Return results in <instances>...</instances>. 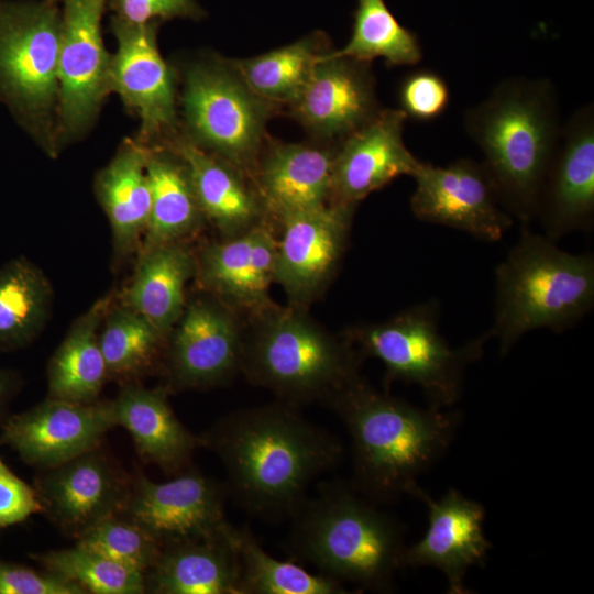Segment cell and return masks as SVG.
I'll use <instances>...</instances> for the list:
<instances>
[{
  "label": "cell",
  "instance_id": "6da1fadb",
  "mask_svg": "<svg viewBox=\"0 0 594 594\" xmlns=\"http://www.w3.org/2000/svg\"><path fill=\"white\" fill-rule=\"evenodd\" d=\"M200 437L223 465L228 495L268 520L290 518L343 455L336 437L284 402L229 413Z\"/></svg>",
  "mask_w": 594,
  "mask_h": 594
},
{
  "label": "cell",
  "instance_id": "74e56055",
  "mask_svg": "<svg viewBox=\"0 0 594 594\" xmlns=\"http://www.w3.org/2000/svg\"><path fill=\"white\" fill-rule=\"evenodd\" d=\"M451 92L446 79L432 69L419 68L403 78L398 88L399 109L407 119L431 122L448 109Z\"/></svg>",
  "mask_w": 594,
  "mask_h": 594
},
{
  "label": "cell",
  "instance_id": "277c9868",
  "mask_svg": "<svg viewBox=\"0 0 594 594\" xmlns=\"http://www.w3.org/2000/svg\"><path fill=\"white\" fill-rule=\"evenodd\" d=\"M377 505L352 484L324 483L290 517V552L341 583L392 592L407 546L403 525Z\"/></svg>",
  "mask_w": 594,
  "mask_h": 594
},
{
  "label": "cell",
  "instance_id": "f546056e",
  "mask_svg": "<svg viewBox=\"0 0 594 594\" xmlns=\"http://www.w3.org/2000/svg\"><path fill=\"white\" fill-rule=\"evenodd\" d=\"M146 166L151 187V212L143 250L180 242L194 232L205 218L188 168L169 144L150 146Z\"/></svg>",
  "mask_w": 594,
  "mask_h": 594
},
{
  "label": "cell",
  "instance_id": "836d02e7",
  "mask_svg": "<svg viewBox=\"0 0 594 594\" xmlns=\"http://www.w3.org/2000/svg\"><path fill=\"white\" fill-rule=\"evenodd\" d=\"M241 594H346L343 583L268 554L245 529H237Z\"/></svg>",
  "mask_w": 594,
  "mask_h": 594
},
{
  "label": "cell",
  "instance_id": "9a60e30c",
  "mask_svg": "<svg viewBox=\"0 0 594 594\" xmlns=\"http://www.w3.org/2000/svg\"><path fill=\"white\" fill-rule=\"evenodd\" d=\"M113 427L112 400L79 404L47 397L6 419L0 446L9 447L28 465L44 470L100 447Z\"/></svg>",
  "mask_w": 594,
  "mask_h": 594
},
{
  "label": "cell",
  "instance_id": "4fadbf2b",
  "mask_svg": "<svg viewBox=\"0 0 594 594\" xmlns=\"http://www.w3.org/2000/svg\"><path fill=\"white\" fill-rule=\"evenodd\" d=\"M244 330L235 309L209 293L186 302L167 339L172 388H206L241 372Z\"/></svg>",
  "mask_w": 594,
  "mask_h": 594
},
{
  "label": "cell",
  "instance_id": "5bb4252c",
  "mask_svg": "<svg viewBox=\"0 0 594 594\" xmlns=\"http://www.w3.org/2000/svg\"><path fill=\"white\" fill-rule=\"evenodd\" d=\"M356 205H327L280 220L275 283L290 306L307 308L331 282L345 252Z\"/></svg>",
  "mask_w": 594,
  "mask_h": 594
},
{
  "label": "cell",
  "instance_id": "7402d4cb",
  "mask_svg": "<svg viewBox=\"0 0 594 594\" xmlns=\"http://www.w3.org/2000/svg\"><path fill=\"white\" fill-rule=\"evenodd\" d=\"M277 239L262 221L223 241L209 243L197 260V272L207 290L233 309L256 314L273 305Z\"/></svg>",
  "mask_w": 594,
  "mask_h": 594
},
{
  "label": "cell",
  "instance_id": "ba28073f",
  "mask_svg": "<svg viewBox=\"0 0 594 594\" xmlns=\"http://www.w3.org/2000/svg\"><path fill=\"white\" fill-rule=\"evenodd\" d=\"M437 300L415 305L378 322L351 328L345 337L363 358L380 360L386 382L417 385L429 405L446 408L462 393L466 369L482 358L486 332L453 348L439 330Z\"/></svg>",
  "mask_w": 594,
  "mask_h": 594
},
{
  "label": "cell",
  "instance_id": "b9f144b4",
  "mask_svg": "<svg viewBox=\"0 0 594 594\" xmlns=\"http://www.w3.org/2000/svg\"><path fill=\"white\" fill-rule=\"evenodd\" d=\"M21 386V378L12 370L0 369V427L6 421L8 408Z\"/></svg>",
  "mask_w": 594,
  "mask_h": 594
},
{
  "label": "cell",
  "instance_id": "4316f807",
  "mask_svg": "<svg viewBox=\"0 0 594 594\" xmlns=\"http://www.w3.org/2000/svg\"><path fill=\"white\" fill-rule=\"evenodd\" d=\"M196 272V256L180 242L145 249L123 304L168 339L187 302L186 285Z\"/></svg>",
  "mask_w": 594,
  "mask_h": 594
},
{
  "label": "cell",
  "instance_id": "7c38bea8",
  "mask_svg": "<svg viewBox=\"0 0 594 594\" xmlns=\"http://www.w3.org/2000/svg\"><path fill=\"white\" fill-rule=\"evenodd\" d=\"M224 483L187 468L167 482H153L143 474L131 481L120 512L141 525L163 544L211 539L228 532Z\"/></svg>",
  "mask_w": 594,
  "mask_h": 594
},
{
  "label": "cell",
  "instance_id": "1f68e13d",
  "mask_svg": "<svg viewBox=\"0 0 594 594\" xmlns=\"http://www.w3.org/2000/svg\"><path fill=\"white\" fill-rule=\"evenodd\" d=\"M329 50L315 35L231 65L248 87L271 102L292 103L302 91L320 56Z\"/></svg>",
  "mask_w": 594,
  "mask_h": 594
},
{
  "label": "cell",
  "instance_id": "5b68a950",
  "mask_svg": "<svg viewBox=\"0 0 594 594\" xmlns=\"http://www.w3.org/2000/svg\"><path fill=\"white\" fill-rule=\"evenodd\" d=\"M495 307L485 331L505 355L536 329L563 332L594 306V255L574 254L521 224L520 235L495 270Z\"/></svg>",
  "mask_w": 594,
  "mask_h": 594
},
{
  "label": "cell",
  "instance_id": "d4e9b609",
  "mask_svg": "<svg viewBox=\"0 0 594 594\" xmlns=\"http://www.w3.org/2000/svg\"><path fill=\"white\" fill-rule=\"evenodd\" d=\"M237 528L222 536L165 543L145 574L155 594H241Z\"/></svg>",
  "mask_w": 594,
  "mask_h": 594
},
{
  "label": "cell",
  "instance_id": "2e32d148",
  "mask_svg": "<svg viewBox=\"0 0 594 594\" xmlns=\"http://www.w3.org/2000/svg\"><path fill=\"white\" fill-rule=\"evenodd\" d=\"M157 25L116 16L111 22L117 51L111 56L110 90L140 118L145 144L174 132L177 124L175 76L160 53Z\"/></svg>",
  "mask_w": 594,
  "mask_h": 594
},
{
  "label": "cell",
  "instance_id": "e575fe53",
  "mask_svg": "<svg viewBox=\"0 0 594 594\" xmlns=\"http://www.w3.org/2000/svg\"><path fill=\"white\" fill-rule=\"evenodd\" d=\"M102 323L99 341L108 378L129 380L143 373L167 343V338L124 304L109 307Z\"/></svg>",
  "mask_w": 594,
  "mask_h": 594
},
{
  "label": "cell",
  "instance_id": "d6986e66",
  "mask_svg": "<svg viewBox=\"0 0 594 594\" xmlns=\"http://www.w3.org/2000/svg\"><path fill=\"white\" fill-rule=\"evenodd\" d=\"M290 105L295 118L308 131L339 143L382 109L371 63L337 56L331 50L320 56L308 82Z\"/></svg>",
  "mask_w": 594,
  "mask_h": 594
},
{
  "label": "cell",
  "instance_id": "ffe728a7",
  "mask_svg": "<svg viewBox=\"0 0 594 594\" xmlns=\"http://www.w3.org/2000/svg\"><path fill=\"white\" fill-rule=\"evenodd\" d=\"M406 114L381 109L337 147L330 201L359 205L399 176H411L421 165L406 146Z\"/></svg>",
  "mask_w": 594,
  "mask_h": 594
},
{
  "label": "cell",
  "instance_id": "484cf974",
  "mask_svg": "<svg viewBox=\"0 0 594 594\" xmlns=\"http://www.w3.org/2000/svg\"><path fill=\"white\" fill-rule=\"evenodd\" d=\"M169 145L184 160L205 218L226 238L234 237L264 221L265 210L244 170L208 152L186 138Z\"/></svg>",
  "mask_w": 594,
  "mask_h": 594
},
{
  "label": "cell",
  "instance_id": "60d3db41",
  "mask_svg": "<svg viewBox=\"0 0 594 594\" xmlns=\"http://www.w3.org/2000/svg\"><path fill=\"white\" fill-rule=\"evenodd\" d=\"M116 18L146 24L173 18H197L200 9L194 0H109Z\"/></svg>",
  "mask_w": 594,
  "mask_h": 594
},
{
  "label": "cell",
  "instance_id": "4dcf8cb0",
  "mask_svg": "<svg viewBox=\"0 0 594 594\" xmlns=\"http://www.w3.org/2000/svg\"><path fill=\"white\" fill-rule=\"evenodd\" d=\"M52 299L47 277L24 256L0 267V352L33 341L47 320Z\"/></svg>",
  "mask_w": 594,
  "mask_h": 594
},
{
  "label": "cell",
  "instance_id": "d590c367",
  "mask_svg": "<svg viewBox=\"0 0 594 594\" xmlns=\"http://www.w3.org/2000/svg\"><path fill=\"white\" fill-rule=\"evenodd\" d=\"M47 571L80 587L86 594H142L145 576L95 551L73 548L30 553Z\"/></svg>",
  "mask_w": 594,
  "mask_h": 594
},
{
  "label": "cell",
  "instance_id": "83f0119b",
  "mask_svg": "<svg viewBox=\"0 0 594 594\" xmlns=\"http://www.w3.org/2000/svg\"><path fill=\"white\" fill-rule=\"evenodd\" d=\"M148 150L141 140H127L96 179V194L111 224L119 253L133 250L147 228L151 212Z\"/></svg>",
  "mask_w": 594,
  "mask_h": 594
},
{
  "label": "cell",
  "instance_id": "30bf717a",
  "mask_svg": "<svg viewBox=\"0 0 594 594\" xmlns=\"http://www.w3.org/2000/svg\"><path fill=\"white\" fill-rule=\"evenodd\" d=\"M57 141L81 135L110 90V63L101 21L108 0H61Z\"/></svg>",
  "mask_w": 594,
  "mask_h": 594
},
{
  "label": "cell",
  "instance_id": "e0dca14e",
  "mask_svg": "<svg viewBox=\"0 0 594 594\" xmlns=\"http://www.w3.org/2000/svg\"><path fill=\"white\" fill-rule=\"evenodd\" d=\"M43 513L75 539L123 509L131 481L100 447L58 465L41 470L34 480Z\"/></svg>",
  "mask_w": 594,
  "mask_h": 594
},
{
  "label": "cell",
  "instance_id": "8992f818",
  "mask_svg": "<svg viewBox=\"0 0 594 594\" xmlns=\"http://www.w3.org/2000/svg\"><path fill=\"white\" fill-rule=\"evenodd\" d=\"M243 336L241 372L280 402L323 403L360 376L363 359L306 314V308L271 305L253 314Z\"/></svg>",
  "mask_w": 594,
  "mask_h": 594
},
{
  "label": "cell",
  "instance_id": "7a4b0ae2",
  "mask_svg": "<svg viewBox=\"0 0 594 594\" xmlns=\"http://www.w3.org/2000/svg\"><path fill=\"white\" fill-rule=\"evenodd\" d=\"M351 438L353 487L376 503L415 497L418 477L449 448L460 413L419 408L359 377L326 399Z\"/></svg>",
  "mask_w": 594,
  "mask_h": 594
},
{
  "label": "cell",
  "instance_id": "603a6c76",
  "mask_svg": "<svg viewBox=\"0 0 594 594\" xmlns=\"http://www.w3.org/2000/svg\"><path fill=\"white\" fill-rule=\"evenodd\" d=\"M337 147L300 143L273 145L256 163L255 188L265 213L279 221L331 199Z\"/></svg>",
  "mask_w": 594,
  "mask_h": 594
},
{
  "label": "cell",
  "instance_id": "52a82bcc",
  "mask_svg": "<svg viewBox=\"0 0 594 594\" xmlns=\"http://www.w3.org/2000/svg\"><path fill=\"white\" fill-rule=\"evenodd\" d=\"M58 2L0 0V99L54 156L58 150Z\"/></svg>",
  "mask_w": 594,
  "mask_h": 594
},
{
  "label": "cell",
  "instance_id": "ab89813d",
  "mask_svg": "<svg viewBox=\"0 0 594 594\" xmlns=\"http://www.w3.org/2000/svg\"><path fill=\"white\" fill-rule=\"evenodd\" d=\"M41 513L35 488L18 477L0 459V529Z\"/></svg>",
  "mask_w": 594,
  "mask_h": 594
},
{
  "label": "cell",
  "instance_id": "8fae6325",
  "mask_svg": "<svg viewBox=\"0 0 594 594\" xmlns=\"http://www.w3.org/2000/svg\"><path fill=\"white\" fill-rule=\"evenodd\" d=\"M413 178L410 209L422 222L488 242L501 240L514 224L483 162L459 158L447 166L422 162Z\"/></svg>",
  "mask_w": 594,
  "mask_h": 594
},
{
  "label": "cell",
  "instance_id": "9c48e42d",
  "mask_svg": "<svg viewBox=\"0 0 594 594\" xmlns=\"http://www.w3.org/2000/svg\"><path fill=\"white\" fill-rule=\"evenodd\" d=\"M182 106L186 139L242 170L255 167L273 103L255 95L230 61L190 64Z\"/></svg>",
  "mask_w": 594,
  "mask_h": 594
},
{
  "label": "cell",
  "instance_id": "44dd1931",
  "mask_svg": "<svg viewBox=\"0 0 594 594\" xmlns=\"http://www.w3.org/2000/svg\"><path fill=\"white\" fill-rule=\"evenodd\" d=\"M415 497L427 506L428 527L419 541L406 548V568H437L446 575L449 593H472L464 576L471 566L485 564L492 548L483 532L484 507L454 488L440 499L422 488Z\"/></svg>",
  "mask_w": 594,
  "mask_h": 594
},
{
  "label": "cell",
  "instance_id": "f1b7e54d",
  "mask_svg": "<svg viewBox=\"0 0 594 594\" xmlns=\"http://www.w3.org/2000/svg\"><path fill=\"white\" fill-rule=\"evenodd\" d=\"M111 297L96 301L72 326L47 366L48 397L79 404L97 402L107 365L100 348L99 327Z\"/></svg>",
  "mask_w": 594,
  "mask_h": 594
},
{
  "label": "cell",
  "instance_id": "3957f363",
  "mask_svg": "<svg viewBox=\"0 0 594 594\" xmlns=\"http://www.w3.org/2000/svg\"><path fill=\"white\" fill-rule=\"evenodd\" d=\"M554 85L548 78L509 77L464 112L468 135L484 155L501 201L529 224L558 146L562 124Z\"/></svg>",
  "mask_w": 594,
  "mask_h": 594
},
{
  "label": "cell",
  "instance_id": "ac0fdd59",
  "mask_svg": "<svg viewBox=\"0 0 594 594\" xmlns=\"http://www.w3.org/2000/svg\"><path fill=\"white\" fill-rule=\"evenodd\" d=\"M544 235L557 241L594 222V107L575 110L562 125L536 212Z\"/></svg>",
  "mask_w": 594,
  "mask_h": 594
},
{
  "label": "cell",
  "instance_id": "cb8c5ba5",
  "mask_svg": "<svg viewBox=\"0 0 594 594\" xmlns=\"http://www.w3.org/2000/svg\"><path fill=\"white\" fill-rule=\"evenodd\" d=\"M167 395L165 387L129 384L112 405L116 426L128 430L142 461L178 474L189 466L194 452L204 444L201 437L177 418Z\"/></svg>",
  "mask_w": 594,
  "mask_h": 594
},
{
  "label": "cell",
  "instance_id": "f35d334b",
  "mask_svg": "<svg viewBox=\"0 0 594 594\" xmlns=\"http://www.w3.org/2000/svg\"><path fill=\"white\" fill-rule=\"evenodd\" d=\"M0 594H86L47 571L0 560Z\"/></svg>",
  "mask_w": 594,
  "mask_h": 594
},
{
  "label": "cell",
  "instance_id": "d6a6232c",
  "mask_svg": "<svg viewBox=\"0 0 594 594\" xmlns=\"http://www.w3.org/2000/svg\"><path fill=\"white\" fill-rule=\"evenodd\" d=\"M337 56L371 63L383 58L387 66H410L422 59L417 35L399 24L384 0H358L352 35Z\"/></svg>",
  "mask_w": 594,
  "mask_h": 594
},
{
  "label": "cell",
  "instance_id": "8d00e7d4",
  "mask_svg": "<svg viewBox=\"0 0 594 594\" xmlns=\"http://www.w3.org/2000/svg\"><path fill=\"white\" fill-rule=\"evenodd\" d=\"M76 544L144 576L156 562L164 546L150 531L120 513L97 522L76 539Z\"/></svg>",
  "mask_w": 594,
  "mask_h": 594
},
{
  "label": "cell",
  "instance_id": "7bdbcfd3",
  "mask_svg": "<svg viewBox=\"0 0 594 594\" xmlns=\"http://www.w3.org/2000/svg\"><path fill=\"white\" fill-rule=\"evenodd\" d=\"M53 1L58 2V3L61 2V0H53Z\"/></svg>",
  "mask_w": 594,
  "mask_h": 594
}]
</instances>
